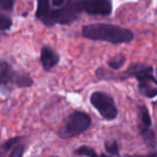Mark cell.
Instances as JSON below:
<instances>
[{"mask_svg":"<svg viewBox=\"0 0 157 157\" xmlns=\"http://www.w3.org/2000/svg\"><path fill=\"white\" fill-rule=\"evenodd\" d=\"M82 36L90 40L105 41L112 44L129 43L133 39L132 31L112 24L86 25L82 29Z\"/></svg>","mask_w":157,"mask_h":157,"instance_id":"cell-1","label":"cell"},{"mask_svg":"<svg viewBox=\"0 0 157 157\" xmlns=\"http://www.w3.org/2000/svg\"><path fill=\"white\" fill-rule=\"evenodd\" d=\"M92 118L83 111H74L67 117L63 127L58 131L61 139H70L86 131L90 126Z\"/></svg>","mask_w":157,"mask_h":157,"instance_id":"cell-2","label":"cell"},{"mask_svg":"<svg viewBox=\"0 0 157 157\" xmlns=\"http://www.w3.org/2000/svg\"><path fill=\"white\" fill-rule=\"evenodd\" d=\"M33 78L29 74L20 73L7 61H0V84L5 86L14 85L17 87H29L33 85Z\"/></svg>","mask_w":157,"mask_h":157,"instance_id":"cell-3","label":"cell"},{"mask_svg":"<svg viewBox=\"0 0 157 157\" xmlns=\"http://www.w3.org/2000/svg\"><path fill=\"white\" fill-rule=\"evenodd\" d=\"M84 11V0H67L59 9H54L55 24L72 23Z\"/></svg>","mask_w":157,"mask_h":157,"instance_id":"cell-4","label":"cell"},{"mask_svg":"<svg viewBox=\"0 0 157 157\" xmlns=\"http://www.w3.org/2000/svg\"><path fill=\"white\" fill-rule=\"evenodd\" d=\"M90 103L105 120L113 121L117 117V109L115 102L110 95L102 92L93 93L90 96Z\"/></svg>","mask_w":157,"mask_h":157,"instance_id":"cell-5","label":"cell"},{"mask_svg":"<svg viewBox=\"0 0 157 157\" xmlns=\"http://www.w3.org/2000/svg\"><path fill=\"white\" fill-rule=\"evenodd\" d=\"M129 76L136 78L138 82L153 81L155 84H157L156 78L153 74V68L141 63H136L130 65L128 67V69L126 71H124V73L120 76V78L122 81H124V80H127Z\"/></svg>","mask_w":157,"mask_h":157,"instance_id":"cell-6","label":"cell"},{"mask_svg":"<svg viewBox=\"0 0 157 157\" xmlns=\"http://www.w3.org/2000/svg\"><path fill=\"white\" fill-rule=\"evenodd\" d=\"M84 11L90 15H109L112 12L111 0H84Z\"/></svg>","mask_w":157,"mask_h":157,"instance_id":"cell-7","label":"cell"},{"mask_svg":"<svg viewBox=\"0 0 157 157\" xmlns=\"http://www.w3.org/2000/svg\"><path fill=\"white\" fill-rule=\"evenodd\" d=\"M37 11H36V17L43 23L45 26L52 27L54 26V9L51 7V2L48 0H37Z\"/></svg>","mask_w":157,"mask_h":157,"instance_id":"cell-8","label":"cell"},{"mask_svg":"<svg viewBox=\"0 0 157 157\" xmlns=\"http://www.w3.org/2000/svg\"><path fill=\"white\" fill-rule=\"evenodd\" d=\"M41 63L45 71H50L59 63V55L50 46H43L41 50Z\"/></svg>","mask_w":157,"mask_h":157,"instance_id":"cell-9","label":"cell"},{"mask_svg":"<svg viewBox=\"0 0 157 157\" xmlns=\"http://www.w3.org/2000/svg\"><path fill=\"white\" fill-rule=\"evenodd\" d=\"M138 90L140 94L146 98H154L157 96V84H155L153 81L138 82Z\"/></svg>","mask_w":157,"mask_h":157,"instance_id":"cell-10","label":"cell"},{"mask_svg":"<svg viewBox=\"0 0 157 157\" xmlns=\"http://www.w3.org/2000/svg\"><path fill=\"white\" fill-rule=\"evenodd\" d=\"M140 135H141L142 139H143L144 143L146 144L148 148L151 150H155L157 146V140H156V135L155 132L150 129V127H144L140 131Z\"/></svg>","mask_w":157,"mask_h":157,"instance_id":"cell-11","label":"cell"},{"mask_svg":"<svg viewBox=\"0 0 157 157\" xmlns=\"http://www.w3.org/2000/svg\"><path fill=\"white\" fill-rule=\"evenodd\" d=\"M125 61H126V57L123 54H118V55H116L115 57L110 59V60L108 61V65H109V67L111 68V69L117 70L124 65Z\"/></svg>","mask_w":157,"mask_h":157,"instance_id":"cell-12","label":"cell"},{"mask_svg":"<svg viewBox=\"0 0 157 157\" xmlns=\"http://www.w3.org/2000/svg\"><path fill=\"white\" fill-rule=\"evenodd\" d=\"M20 140H21L20 137L11 138V139L8 140V141L1 146V148H0V155H7L8 153L10 152V150H12V148L20 142Z\"/></svg>","mask_w":157,"mask_h":157,"instance_id":"cell-13","label":"cell"},{"mask_svg":"<svg viewBox=\"0 0 157 157\" xmlns=\"http://www.w3.org/2000/svg\"><path fill=\"white\" fill-rule=\"evenodd\" d=\"M74 155H78V156H93V157H97L98 154L94 151V148L90 147V146H80L78 147L75 151L73 152Z\"/></svg>","mask_w":157,"mask_h":157,"instance_id":"cell-14","label":"cell"},{"mask_svg":"<svg viewBox=\"0 0 157 157\" xmlns=\"http://www.w3.org/2000/svg\"><path fill=\"white\" fill-rule=\"evenodd\" d=\"M139 114H140V118H141L142 124L145 127H150L152 124V120H151L150 113H148V110L146 107L144 105H140L139 108Z\"/></svg>","mask_w":157,"mask_h":157,"instance_id":"cell-15","label":"cell"},{"mask_svg":"<svg viewBox=\"0 0 157 157\" xmlns=\"http://www.w3.org/2000/svg\"><path fill=\"white\" fill-rule=\"evenodd\" d=\"M105 148L107 151L108 154L110 155H115V156H118L120 155V150H118V145L115 141L112 142H105Z\"/></svg>","mask_w":157,"mask_h":157,"instance_id":"cell-16","label":"cell"},{"mask_svg":"<svg viewBox=\"0 0 157 157\" xmlns=\"http://www.w3.org/2000/svg\"><path fill=\"white\" fill-rule=\"evenodd\" d=\"M12 26V20L0 13V30H8Z\"/></svg>","mask_w":157,"mask_h":157,"instance_id":"cell-17","label":"cell"},{"mask_svg":"<svg viewBox=\"0 0 157 157\" xmlns=\"http://www.w3.org/2000/svg\"><path fill=\"white\" fill-rule=\"evenodd\" d=\"M24 152H25V145L24 144H16L12 151L10 152V156L12 157H21L24 155Z\"/></svg>","mask_w":157,"mask_h":157,"instance_id":"cell-18","label":"cell"},{"mask_svg":"<svg viewBox=\"0 0 157 157\" xmlns=\"http://www.w3.org/2000/svg\"><path fill=\"white\" fill-rule=\"evenodd\" d=\"M15 0H0V10L11 11L14 7Z\"/></svg>","mask_w":157,"mask_h":157,"instance_id":"cell-19","label":"cell"},{"mask_svg":"<svg viewBox=\"0 0 157 157\" xmlns=\"http://www.w3.org/2000/svg\"><path fill=\"white\" fill-rule=\"evenodd\" d=\"M67 0H52V3L54 7H61Z\"/></svg>","mask_w":157,"mask_h":157,"instance_id":"cell-20","label":"cell"},{"mask_svg":"<svg viewBox=\"0 0 157 157\" xmlns=\"http://www.w3.org/2000/svg\"><path fill=\"white\" fill-rule=\"evenodd\" d=\"M155 105H157V100H156V102H155Z\"/></svg>","mask_w":157,"mask_h":157,"instance_id":"cell-21","label":"cell"},{"mask_svg":"<svg viewBox=\"0 0 157 157\" xmlns=\"http://www.w3.org/2000/svg\"><path fill=\"white\" fill-rule=\"evenodd\" d=\"M156 74H157V69H156Z\"/></svg>","mask_w":157,"mask_h":157,"instance_id":"cell-22","label":"cell"},{"mask_svg":"<svg viewBox=\"0 0 157 157\" xmlns=\"http://www.w3.org/2000/svg\"><path fill=\"white\" fill-rule=\"evenodd\" d=\"M156 13H157V9H156Z\"/></svg>","mask_w":157,"mask_h":157,"instance_id":"cell-23","label":"cell"}]
</instances>
